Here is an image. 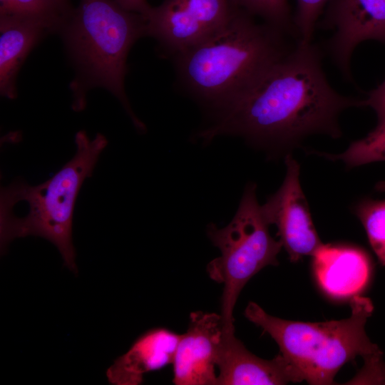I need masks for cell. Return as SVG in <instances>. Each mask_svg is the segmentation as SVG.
<instances>
[{
  "mask_svg": "<svg viewBox=\"0 0 385 385\" xmlns=\"http://www.w3.org/2000/svg\"><path fill=\"white\" fill-rule=\"evenodd\" d=\"M319 49L297 41L229 110L196 136L209 143L221 135L242 137L268 149L291 148L314 134L340 137L339 117L362 100L338 93L322 68Z\"/></svg>",
  "mask_w": 385,
  "mask_h": 385,
  "instance_id": "6da1fadb",
  "label": "cell"
},
{
  "mask_svg": "<svg viewBox=\"0 0 385 385\" xmlns=\"http://www.w3.org/2000/svg\"><path fill=\"white\" fill-rule=\"evenodd\" d=\"M70 14L54 0H0V19L39 22L51 31H58Z\"/></svg>",
  "mask_w": 385,
  "mask_h": 385,
  "instance_id": "9a60e30c",
  "label": "cell"
},
{
  "mask_svg": "<svg viewBox=\"0 0 385 385\" xmlns=\"http://www.w3.org/2000/svg\"><path fill=\"white\" fill-rule=\"evenodd\" d=\"M65 11L70 14L73 9L69 0H54Z\"/></svg>",
  "mask_w": 385,
  "mask_h": 385,
  "instance_id": "603a6c76",
  "label": "cell"
},
{
  "mask_svg": "<svg viewBox=\"0 0 385 385\" xmlns=\"http://www.w3.org/2000/svg\"><path fill=\"white\" fill-rule=\"evenodd\" d=\"M235 9L229 0H163L145 17L146 36L174 57L220 31Z\"/></svg>",
  "mask_w": 385,
  "mask_h": 385,
  "instance_id": "52a82bcc",
  "label": "cell"
},
{
  "mask_svg": "<svg viewBox=\"0 0 385 385\" xmlns=\"http://www.w3.org/2000/svg\"><path fill=\"white\" fill-rule=\"evenodd\" d=\"M375 189L379 192H385V180L378 182L375 185Z\"/></svg>",
  "mask_w": 385,
  "mask_h": 385,
  "instance_id": "cb8c5ba5",
  "label": "cell"
},
{
  "mask_svg": "<svg viewBox=\"0 0 385 385\" xmlns=\"http://www.w3.org/2000/svg\"><path fill=\"white\" fill-rule=\"evenodd\" d=\"M323 156L340 160L349 168L385 161V122L377 124L376 128L364 138L352 142L343 153H324Z\"/></svg>",
  "mask_w": 385,
  "mask_h": 385,
  "instance_id": "2e32d148",
  "label": "cell"
},
{
  "mask_svg": "<svg viewBox=\"0 0 385 385\" xmlns=\"http://www.w3.org/2000/svg\"><path fill=\"white\" fill-rule=\"evenodd\" d=\"M364 361L363 366L357 374L344 384H385V363L382 359V354L364 358Z\"/></svg>",
  "mask_w": 385,
  "mask_h": 385,
  "instance_id": "ffe728a7",
  "label": "cell"
},
{
  "mask_svg": "<svg viewBox=\"0 0 385 385\" xmlns=\"http://www.w3.org/2000/svg\"><path fill=\"white\" fill-rule=\"evenodd\" d=\"M297 11L294 25L297 41L312 43L314 28L324 4L329 0H296Z\"/></svg>",
  "mask_w": 385,
  "mask_h": 385,
  "instance_id": "d6986e66",
  "label": "cell"
},
{
  "mask_svg": "<svg viewBox=\"0 0 385 385\" xmlns=\"http://www.w3.org/2000/svg\"><path fill=\"white\" fill-rule=\"evenodd\" d=\"M363 106H369L374 110L378 124L385 122V81L363 100Z\"/></svg>",
  "mask_w": 385,
  "mask_h": 385,
  "instance_id": "44dd1931",
  "label": "cell"
},
{
  "mask_svg": "<svg viewBox=\"0 0 385 385\" xmlns=\"http://www.w3.org/2000/svg\"><path fill=\"white\" fill-rule=\"evenodd\" d=\"M180 337L164 327L144 332L108 368V381L113 385L142 384L145 374L173 364Z\"/></svg>",
  "mask_w": 385,
  "mask_h": 385,
  "instance_id": "4fadbf2b",
  "label": "cell"
},
{
  "mask_svg": "<svg viewBox=\"0 0 385 385\" xmlns=\"http://www.w3.org/2000/svg\"><path fill=\"white\" fill-rule=\"evenodd\" d=\"M332 30L329 50L336 63L350 76L355 48L364 41L385 42V0H332L321 22Z\"/></svg>",
  "mask_w": 385,
  "mask_h": 385,
  "instance_id": "30bf717a",
  "label": "cell"
},
{
  "mask_svg": "<svg viewBox=\"0 0 385 385\" xmlns=\"http://www.w3.org/2000/svg\"><path fill=\"white\" fill-rule=\"evenodd\" d=\"M229 1L235 7L297 38L294 17L292 16L288 0Z\"/></svg>",
  "mask_w": 385,
  "mask_h": 385,
  "instance_id": "e0dca14e",
  "label": "cell"
},
{
  "mask_svg": "<svg viewBox=\"0 0 385 385\" xmlns=\"http://www.w3.org/2000/svg\"><path fill=\"white\" fill-rule=\"evenodd\" d=\"M351 315L341 320L303 322L280 319L250 302L244 315L278 344L280 353L312 385L334 384L341 367L357 356L363 359L382 354L365 332L374 307L371 301L355 295L350 301Z\"/></svg>",
  "mask_w": 385,
  "mask_h": 385,
  "instance_id": "5b68a950",
  "label": "cell"
},
{
  "mask_svg": "<svg viewBox=\"0 0 385 385\" xmlns=\"http://www.w3.org/2000/svg\"><path fill=\"white\" fill-rule=\"evenodd\" d=\"M366 232L369 244L381 263L385 265V200H365L355 209Z\"/></svg>",
  "mask_w": 385,
  "mask_h": 385,
  "instance_id": "ac0fdd59",
  "label": "cell"
},
{
  "mask_svg": "<svg viewBox=\"0 0 385 385\" xmlns=\"http://www.w3.org/2000/svg\"><path fill=\"white\" fill-rule=\"evenodd\" d=\"M304 381L280 352L264 359L250 352L233 333H225L217 364V385H282Z\"/></svg>",
  "mask_w": 385,
  "mask_h": 385,
  "instance_id": "8fae6325",
  "label": "cell"
},
{
  "mask_svg": "<svg viewBox=\"0 0 385 385\" xmlns=\"http://www.w3.org/2000/svg\"><path fill=\"white\" fill-rule=\"evenodd\" d=\"M282 184L261 205L266 219L277 228L279 240L289 260L297 262L312 256L324 244L314 227L309 208L299 181V165L288 154Z\"/></svg>",
  "mask_w": 385,
  "mask_h": 385,
  "instance_id": "ba28073f",
  "label": "cell"
},
{
  "mask_svg": "<svg viewBox=\"0 0 385 385\" xmlns=\"http://www.w3.org/2000/svg\"><path fill=\"white\" fill-rule=\"evenodd\" d=\"M282 31L235 7L217 34L174 56L184 90L217 115L232 108L293 47Z\"/></svg>",
  "mask_w": 385,
  "mask_h": 385,
  "instance_id": "7a4b0ae2",
  "label": "cell"
},
{
  "mask_svg": "<svg viewBox=\"0 0 385 385\" xmlns=\"http://www.w3.org/2000/svg\"><path fill=\"white\" fill-rule=\"evenodd\" d=\"M76 153L52 177L36 185L15 180L0 192L1 250L14 239L37 236L56 247L65 265L78 272L72 227L75 204L86 179L93 175L108 144L101 133L75 136Z\"/></svg>",
  "mask_w": 385,
  "mask_h": 385,
  "instance_id": "3957f363",
  "label": "cell"
},
{
  "mask_svg": "<svg viewBox=\"0 0 385 385\" xmlns=\"http://www.w3.org/2000/svg\"><path fill=\"white\" fill-rule=\"evenodd\" d=\"M220 314L196 311L190 314L173 361L176 385H217V364L225 337Z\"/></svg>",
  "mask_w": 385,
  "mask_h": 385,
  "instance_id": "9c48e42d",
  "label": "cell"
},
{
  "mask_svg": "<svg viewBox=\"0 0 385 385\" xmlns=\"http://www.w3.org/2000/svg\"><path fill=\"white\" fill-rule=\"evenodd\" d=\"M270 224L259 204L256 185L248 184L237 210L228 225L210 224L207 234L220 255L207 266L209 277L223 285L220 315L227 333L235 332L233 312L247 282L268 265H277L282 244L274 239Z\"/></svg>",
  "mask_w": 385,
  "mask_h": 385,
  "instance_id": "8992f818",
  "label": "cell"
},
{
  "mask_svg": "<svg viewBox=\"0 0 385 385\" xmlns=\"http://www.w3.org/2000/svg\"><path fill=\"white\" fill-rule=\"evenodd\" d=\"M312 257L318 284L331 297L344 299L357 295L369 280V259L361 250L323 244Z\"/></svg>",
  "mask_w": 385,
  "mask_h": 385,
  "instance_id": "7c38bea8",
  "label": "cell"
},
{
  "mask_svg": "<svg viewBox=\"0 0 385 385\" xmlns=\"http://www.w3.org/2000/svg\"><path fill=\"white\" fill-rule=\"evenodd\" d=\"M50 29L39 22L16 19H0V93L16 96L17 73L31 49Z\"/></svg>",
  "mask_w": 385,
  "mask_h": 385,
  "instance_id": "5bb4252c",
  "label": "cell"
},
{
  "mask_svg": "<svg viewBox=\"0 0 385 385\" xmlns=\"http://www.w3.org/2000/svg\"><path fill=\"white\" fill-rule=\"evenodd\" d=\"M123 9L143 15L145 18L152 6L147 0H114Z\"/></svg>",
  "mask_w": 385,
  "mask_h": 385,
  "instance_id": "7402d4cb",
  "label": "cell"
},
{
  "mask_svg": "<svg viewBox=\"0 0 385 385\" xmlns=\"http://www.w3.org/2000/svg\"><path fill=\"white\" fill-rule=\"evenodd\" d=\"M146 26L143 15L123 9L114 0H81L72 10L58 31L76 68L71 85L75 111L86 107L89 89L101 87L118 98L139 133L145 131L131 108L124 79L128 53L146 36Z\"/></svg>",
  "mask_w": 385,
  "mask_h": 385,
  "instance_id": "277c9868",
  "label": "cell"
}]
</instances>
